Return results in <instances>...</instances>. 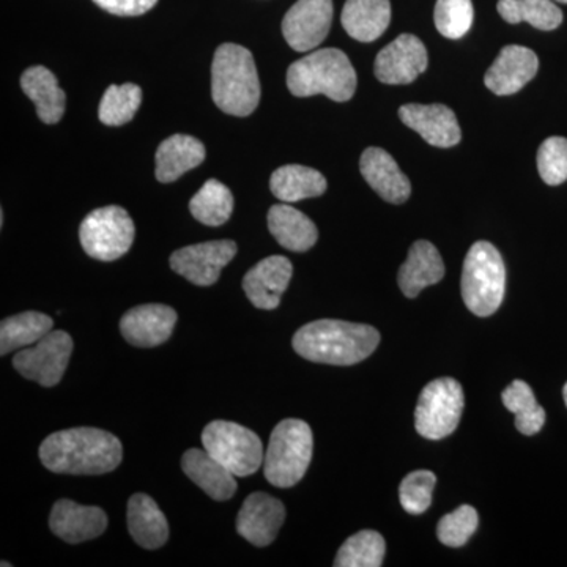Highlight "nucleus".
Wrapping results in <instances>:
<instances>
[{"instance_id": "6ab92c4d", "label": "nucleus", "mask_w": 567, "mask_h": 567, "mask_svg": "<svg viewBox=\"0 0 567 567\" xmlns=\"http://www.w3.org/2000/svg\"><path fill=\"white\" fill-rule=\"evenodd\" d=\"M50 527L65 543L81 544L106 532L107 516L102 507L82 506L71 499H61L52 506Z\"/></svg>"}, {"instance_id": "c9c22d12", "label": "nucleus", "mask_w": 567, "mask_h": 567, "mask_svg": "<svg viewBox=\"0 0 567 567\" xmlns=\"http://www.w3.org/2000/svg\"><path fill=\"white\" fill-rule=\"evenodd\" d=\"M436 484L434 473L429 470H417L402 480L399 487L401 505L409 514H423L432 505V494Z\"/></svg>"}, {"instance_id": "412c9836", "label": "nucleus", "mask_w": 567, "mask_h": 567, "mask_svg": "<svg viewBox=\"0 0 567 567\" xmlns=\"http://www.w3.org/2000/svg\"><path fill=\"white\" fill-rule=\"evenodd\" d=\"M445 276V264L431 241L417 240L409 249L399 268L398 282L406 298H416L425 287L434 286Z\"/></svg>"}, {"instance_id": "dca6fc26", "label": "nucleus", "mask_w": 567, "mask_h": 567, "mask_svg": "<svg viewBox=\"0 0 567 567\" xmlns=\"http://www.w3.org/2000/svg\"><path fill=\"white\" fill-rule=\"evenodd\" d=\"M539 70V59L529 48L511 44L499 51L487 70L484 84L495 95H514L525 87Z\"/></svg>"}, {"instance_id": "e433bc0d", "label": "nucleus", "mask_w": 567, "mask_h": 567, "mask_svg": "<svg viewBox=\"0 0 567 567\" xmlns=\"http://www.w3.org/2000/svg\"><path fill=\"white\" fill-rule=\"evenodd\" d=\"M477 524H480V517L475 507L464 505L439 522L436 536L440 543L447 547H462L468 543L470 537L475 535Z\"/></svg>"}, {"instance_id": "0eeeda50", "label": "nucleus", "mask_w": 567, "mask_h": 567, "mask_svg": "<svg viewBox=\"0 0 567 567\" xmlns=\"http://www.w3.org/2000/svg\"><path fill=\"white\" fill-rule=\"evenodd\" d=\"M203 445L235 476H251L264 465L262 440L251 429L233 421H213L204 429Z\"/></svg>"}, {"instance_id": "7c9ffc66", "label": "nucleus", "mask_w": 567, "mask_h": 567, "mask_svg": "<svg viewBox=\"0 0 567 567\" xmlns=\"http://www.w3.org/2000/svg\"><path fill=\"white\" fill-rule=\"evenodd\" d=\"M189 210L197 221L205 226L218 227L229 221L234 212V196L224 183L207 181L203 188L194 194Z\"/></svg>"}, {"instance_id": "1a4fd4ad", "label": "nucleus", "mask_w": 567, "mask_h": 567, "mask_svg": "<svg viewBox=\"0 0 567 567\" xmlns=\"http://www.w3.org/2000/svg\"><path fill=\"white\" fill-rule=\"evenodd\" d=\"M464 390L457 380L443 377L421 391L415 412L417 434L429 440H442L453 434L464 412Z\"/></svg>"}, {"instance_id": "bb28decb", "label": "nucleus", "mask_w": 567, "mask_h": 567, "mask_svg": "<svg viewBox=\"0 0 567 567\" xmlns=\"http://www.w3.org/2000/svg\"><path fill=\"white\" fill-rule=\"evenodd\" d=\"M126 520L130 535L141 547L155 550L169 539L167 518L148 495L136 494L130 498Z\"/></svg>"}, {"instance_id": "9d476101", "label": "nucleus", "mask_w": 567, "mask_h": 567, "mask_svg": "<svg viewBox=\"0 0 567 567\" xmlns=\"http://www.w3.org/2000/svg\"><path fill=\"white\" fill-rule=\"evenodd\" d=\"M73 353V339L65 331H51L31 349L21 350L14 357L13 365L24 379L41 386H55L61 382L70 357Z\"/></svg>"}, {"instance_id": "4be33fe9", "label": "nucleus", "mask_w": 567, "mask_h": 567, "mask_svg": "<svg viewBox=\"0 0 567 567\" xmlns=\"http://www.w3.org/2000/svg\"><path fill=\"white\" fill-rule=\"evenodd\" d=\"M182 468L197 487L203 488L205 494L216 502H226L237 492L234 473L210 456L205 447H192L186 451L182 457Z\"/></svg>"}, {"instance_id": "393cba45", "label": "nucleus", "mask_w": 567, "mask_h": 567, "mask_svg": "<svg viewBox=\"0 0 567 567\" xmlns=\"http://www.w3.org/2000/svg\"><path fill=\"white\" fill-rule=\"evenodd\" d=\"M268 229L282 248L306 252L317 244L319 230L316 224L290 205H274L268 212Z\"/></svg>"}, {"instance_id": "2f4dec72", "label": "nucleus", "mask_w": 567, "mask_h": 567, "mask_svg": "<svg viewBox=\"0 0 567 567\" xmlns=\"http://www.w3.org/2000/svg\"><path fill=\"white\" fill-rule=\"evenodd\" d=\"M503 404L516 415V427L524 435H536L546 423V412L537 404L535 393L528 383L514 380L503 391Z\"/></svg>"}, {"instance_id": "aec40b11", "label": "nucleus", "mask_w": 567, "mask_h": 567, "mask_svg": "<svg viewBox=\"0 0 567 567\" xmlns=\"http://www.w3.org/2000/svg\"><path fill=\"white\" fill-rule=\"evenodd\" d=\"M360 171L369 186L386 203L404 204L412 194L409 177L383 148H365L361 155Z\"/></svg>"}, {"instance_id": "7ed1b4c3", "label": "nucleus", "mask_w": 567, "mask_h": 567, "mask_svg": "<svg viewBox=\"0 0 567 567\" xmlns=\"http://www.w3.org/2000/svg\"><path fill=\"white\" fill-rule=\"evenodd\" d=\"M212 99L216 106L235 117L252 114L260 102V81L251 51L224 43L212 63Z\"/></svg>"}, {"instance_id": "a211bd4d", "label": "nucleus", "mask_w": 567, "mask_h": 567, "mask_svg": "<svg viewBox=\"0 0 567 567\" xmlns=\"http://www.w3.org/2000/svg\"><path fill=\"white\" fill-rule=\"evenodd\" d=\"M177 312L166 305H142L130 309L121 320L126 342L136 347H158L173 336Z\"/></svg>"}, {"instance_id": "4468645a", "label": "nucleus", "mask_w": 567, "mask_h": 567, "mask_svg": "<svg viewBox=\"0 0 567 567\" xmlns=\"http://www.w3.org/2000/svg\"><path fill=\"white\" fill-rule=\"evenodd\" d=\"M286 507L275 496L256 492L245 499L237 517V533L256 547H267L278 536Z\"/></svg>"}, {"instance_id": "f257e3e1", "label": "nucleus", "mask_w": 567, "mask_h": 567, "mask_svg": "<svg viewBox=\"0 0 567 567\" xmlns=\"http://www.w3.org/2000/svg\"><path fill=\"white\" fill-rule=\"evenodd\" d=\"M121 440L95 427L54 432L41 443V464L61 475H104L121 465Z\"/></svg>"}, {"instance_id": "f8f14e48", "label": "nucleus", "mask_w": 567, "mask_h": 567, "mask_svg": "<svg viewBox=\"0 0 567 567\" xmlns=\"http://www.w3.org/2000/svg\"><path fill=\"white\" fill-rule=\"evenodd\" d=\"M237 254L233 240L207 241V244L185 246L171 256V268L196 286H213Z\"/></svg>"}, {"instance_id": "f3484780", "label": "nucleus", "mask_w": 567, "mask_h": 567, "mask_svg": "<svg viewBox=\"0 0 567 567\" xmlns=\"http://www.w3.org/2000/svg\"><path fill=\"white\" fill-rule=\"evenodd\" d=\"M293 267L287 257L270 256L254 265L245 275L244 290L256 308L271 311L281 303L284 292L292 279Z\"/></svg>"}, {"instance_id": "f03ea898", "label": "nucleus", "mask_w": 567, "mask_h": 567, "mask_svg": "<svg viewBox=\"0 0 567 567\" xmlns=\"http://www.w3.org/2000/svg\"><path fill=\"white\" fill-rule=\"evenodd\" d=\"M292 344L295 352L312 363L353 365L375 352L380 333L371 324L316 320L295 333Z\"/></svg>"}, {"instance_id": "ea45409f", "label": "nucleus", "mask_w": 567, "mask_h": 567, "mask_svg": "<svg viewBox=\"0 0 567 567\" xmlns=\"http://www.w3.org/2000/svg\"><path fill=\"white\" fill-rule=\"evenodd\" d=\"M563 395H565V402H566V406H567V383L565 385V390H563Z\"/></svg>"}, {"instance_id": "c85d7f7f", "label": "nucleus", "mask_w": 567, "mask_h": 567, "mask_svg": "<svg viewBox=\"0 0 567 567\" xmlns=\"http://www.w3.org/2000/svg\"><path fill=\"white\" fill-rule=\"evenodd\" d=\"M54 320L43 312H22L9 317L0 324V353L6 357L13 350L37 344L41 338L51 333Z\"/></svg>"}, {"instance_id": "58836bf2", "label": "nucleus", "mask_w": 567, "mask_h": 567, "mask_svg": "<svg viewBox=\"0 0 567 567\" xmlns=\"http://www.w3.org/2000/svg\"><path fill=\"white\" fill-rule=\"evenodd\" d=\"M100 9L115 17H141L158 3V0H93Z\"/></svg>"}, {"instance_id": "ddd939ff", "label": "nucleus", "mask_w": 567, "mask_h": 567, "mask_svg": "<svg viewBox=\"0 0 567 567\" xmlns=\"http://www.w3.org/2000/svg\"><path fill=\"white\" fill-rule=\"evenodd\" d=\"M427 63L423 41L412 33H402L377 54L374 73L383 84H410L427 70Z\"/></svg>"}, {"instance_id": "423d86ee", "label": "nucleus", "mask_w": 567, "mask_h": 567, "mask_svg": "<svg viewBox=\"0 0 567 567\" xmlns=\"http://www.w3.org/2000/svg\"><path fill=\"white\" fill-rule=\"evenodd\" d=\"M315 436L311 427L301 420H284L271 432L265 451L264 473L275 487L297 486L312 458Z\"/></svg>"}, {"instance_id": "c756f323", "label": "nucleus", "mask_w": 567, "mask_h": 567, "mask_svg": "<svg viewBox=\"0 0 567 567\" xmlns=\"http://www.w3.org/2000/svg\"><path fill=\"white\" fill-rule=\"evenodd\" d=\"M496 10L509 24L525 21L539 31H555L563 22V11L555 0H498Z\"/></svg>"}, {"instance_id": "2eb2a0df", "label": "nucleus", "mask_w": 567, "mask_h": 567, "mask_svg": "<svg viewBox=\"0 0 567 567\" xmlns=\"http://www.w3.org/2000/svg\"><path fill=\"white\" fill-rule=\"evenodd\" d=\"M399 117L434 147L450 148L461 142L456 114L445 104H404L399 110Z\"/></svg>"}, {"instance_id": "20e7f679", "label": "nucleus", "mask_w": 567, "mask_h": 567, "mask_svg": "<svg viewBox=\"0 0 567 567\" xmlns=\"http://www.w3.org/2000/svg\"><path fill=\"white\" fill-rule=\"evenodd\" d=\"M287 87L300 99L324 95L333 102L344 103L357 92V71L344 52L324 48L289 66Z\"/></svg>"}, {"instance_id": "4c0bfd02", "label": "nucleus", "mask_w": 567, "mask_h": 567, "mask_svg": "<svg viewBox=\"0 0 567 567\" xmlns=\"http://www.w3.org/2000/svg\"><path fill=\"white\" fill-rule=\"evenodd\" d=\"M537 169L543 181L550 186L561 185L567 181V140L548 137L537 151Z\"/></svg>"}, {"instance_id": "5701e85b", "label": "nucleus", "mask_w": 567, "mask_h": 567, "mask_svg": "<svg viewBox=\"0 0 567 567\" xmlns=\"http://www.w3.org/2000/svg\"><path fill=\"white\" fill-rule=\"evenodd\" d=\"M205 147L203 142L188 134H174L162 142L156 151L155 175L158 182L173 183L183 174L204 163Z\"/></svg>"}, {"instance_id": "f704fd0d", "label": "nucleus", "mask_w": 567, "mask_h": 567, "mask_svg": "<svg viewBox=\"0 0 567 567\" xmlns=\"http://www.w3.org/2000/svg\"><path fill=\"white\" fill-rule=\"evenodd\" d=\"M473 20L472 0H436L435 28L446 39H462L472 29Z\"/></svg>"}, {"instance_id": "a878e982", "label": "nucleus", "mask_w": 567, "mask_h": 567, "mask_svg": "<svg viewBox=\"0 0 567 567\" xmlns=\"http://www.w3.org/2000/svg\"><path fill=\"white\" fill-rule=\"evenodd\" d=\"M390 21V0H347L341 14L342 28L361 43L380 39Z\"/></svg>"}, {"instance_id": "6e6552de", "label": "nucleus", "mask_w": 567, "mask_h": 567, "mask_svg": "<svg viewBox=\"0 0 567 567\" xmlns=\"http://www.w3.org/2000/svg\"><path fill=\"white\" fill-rule=\"evenodd\" d=\"M134 223L125 208L117 205L96 208L80 227L82 248L92 259L112 262L130 251L134 241Z\"/></svg>"}, {"instance_id": "cd10ccee", "label": "nucleus", "mask_w": 567, "mask_h": 567, "mask_svg": "<svg viewBox=\"0 0 567 567\" xmlns=\"http://www.w3.org/2000/svg\"><path fill=\"white\" fill-rule=\"evenodd\" d=\"M270 189L276 199L293 204L322 196L327 192V178L312 167L287 164L271 175Z\"/></svg>"}, {"instance_id": "473e14b6", "label": "nucleus", "mask_w": 567, "mask_h": 567, "mask_svg": "<svg viewBox=\"0 0 567 567\" xmlns=\"http://www.w3.org/2000/svg\"><path fill=\"white\" fill-rule=\"evenodd\" d=\"M386 544L380 533L363 529L339 548L336 555V567H380L385 559Z\"/></svg>"}, {"instance_id": "b1692460", "label": "nucleus", "mask_w": 567, "mask_h": 567, "mask_svg": "<svg viewBox=\"0 0 567 567\" xmlns=\"http://www.w3.org/2000/svg\"><path fill=\"white\" fill-rule=\"evenodd\" d=\"M21 87L35 104L40 121L54 125L65 114L66 95L59 87L58 78L47 66H31L22 73Z\"/></svg>"}, {"instance_id": "a19ab883", "label": "nucleus", "mask_w": 567, "mask_h": 567, "mask_svg": "<svg viewBox=\"0 0 567 567\" xmlns=\"http://www.w3.org/2000/svg\"><path fill=\"white\" fill-rule=\"evenodd\" d=\"M555 2L567 3V0H555Z\"/></svg>"}, {"instance_id": "72a5a7b5", "label": "nucleus", "mask_w": 567, "mask_h": 567, "mask_svg": "<svg viewBox=\"0 0 567 567\" xmlns=\"http://www.w3.org/2000/svg\"><path fill=\"white\" fill-rule=\"evenodd\" d=\"M142 103L140 85L126 82L122 85H110L100 103V121L107 126H122L132 122Z\"/></svg>"}, {"instance_id": "9b49d317", "label": "nucleus", "mask_w": 567, "mask_h": 567, "mask_svg": "<svg viewBox=\"0 0 567 567\" xmlns=\"http://www.w3.org/2000/svg\"><path fill=\"white\" fill-rule=\"evenodd\" d=\"M333 0H298L282 20V35L298 52L316 50L331 29Z\"/></svg>"}, {"instance_id": "39448f33", "label": "nucleus", "mask_w": 567, "mask_h": 567, "mask_svg": "<svg viewBox=\"0 0 567 567\" xmlns=\"http://www.w3.org/2000/svg\"><path fill=\"white\" fill-rule=\"evenodd\" d=\"M506 268L502 254L488 241H476L466 254L461 290L470 312L488 317L498 311L505 298Z\"/></svg>"}]
</instances>
